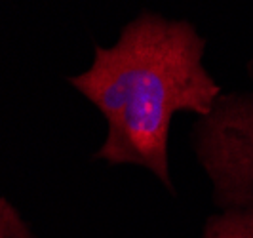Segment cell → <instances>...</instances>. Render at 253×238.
Wrapping results in <instances>:
<instances>
[{
	"label": "cell",
	"mask_w": 253,
	"mask_h": 238,
	"mask_svg": "<svg viewBox=\"0 0 253 238\" xmlns=\"http://www.w3.org/2000/svg\"><path fill=\"white\" fill-rule=\"evenodd\" d=\"M204 50L206 40L190 23L154 13L127 23L111 48L95 46L91 67L69 78L107 122L93 158L147 168L173 192L171 118L179 111L206 116L223 94L204 67Z\"/></svg>",
	"instance_id": "6da1fadb"
},
{
	"label": "cell",
	"mask_w": 253,
	"mask_h": 238,
	"mask_svg": "<svg viewBox=\"0 0 253 238\" xmlns=\"http://www.w3.org/2000/svg\"><path fill=\"white\" fill-rule=\"evenodd\" d=\"M0 238H37L21 213L0 196Z\"/></svg>",
	"instance_id": "277c9868"
},
{
	"label": "cell",
	"mask_w": 253,
	"mask_h": 238,
	"mask_svg": "<svg viewBox=\"0 0 253 238\" xmlns=\"http://www.w3.org/2000/svg\"><path fill=\"white\" fill-rule=\"evenodd\" d=\"M200 238H253V210L228 208L210 215Z\"/></svg>",
	"instance_id": "3957f363"
},
{
	"label": "cell",
	"mask_w": 253,
	"mask_h": 238,
	"mask_svg": "<svg viewBox=\"0 0 253 238\" xmlns=\"http://www.w3.org/2000/svg\"><path fill=\"white\" fill-rule=\"evenodd\" d=\"M250 71H252V76H253V63L250 65Z\"/></svg>",
	"instance_id": "5b68a950"
},
{
	"label": "cell",
	"mask_w": 253,
	"mask_h": 238,
	"mask_svg": "<svg viewBox=\"0 0 253 238\" xmlns=\"http://www.w3.org/2000/svg\"><path fill=\"white\" fill-rule=\"evenodd\" d=\"M192 147L221 210H253V92L221 94L192 128Z\"/></svg>",
	"instance_id": "7a4b0ae2"
}]
</instances>
